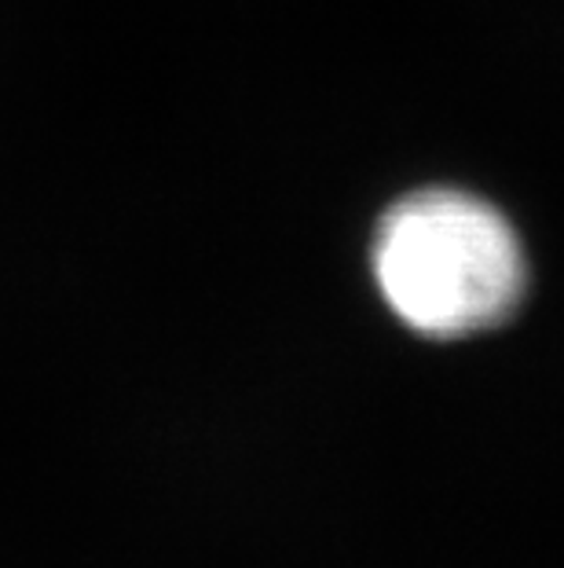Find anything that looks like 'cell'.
<instances>
[{
	"instance_id": "1",
	"label": "cell",
	"mask_w": 564,
	"mask_h": 568,
	"mask_svg": "<svg viewBox=\"0 0 564 568\" xmlns=\"http://www.w3.org/2000/svg\"><path fill=\"white\" fill-rule=\"evenodd\" d=\"M370 264L396 316L433 337L502 323L527 286L513 224L484 199L451 187L414 191L389 205Z\"/></svg>"
}]
</instances>
